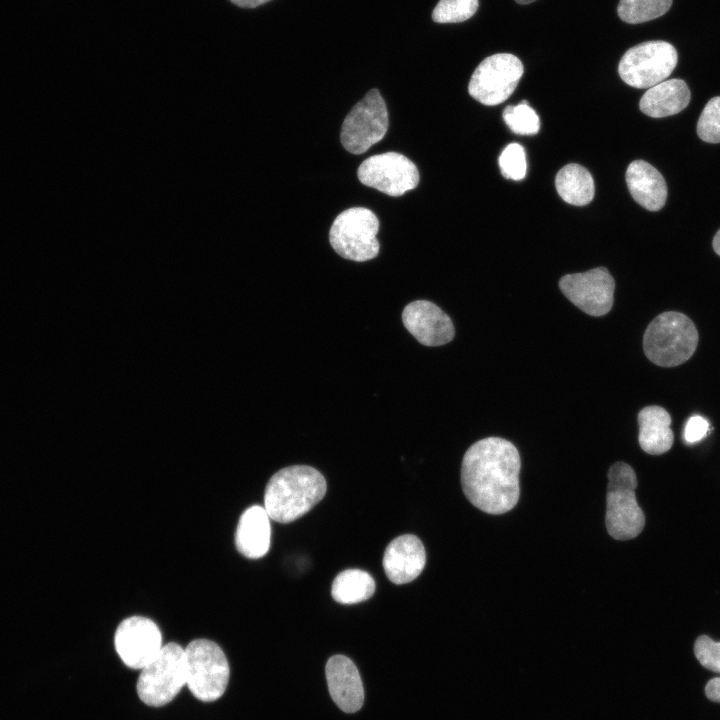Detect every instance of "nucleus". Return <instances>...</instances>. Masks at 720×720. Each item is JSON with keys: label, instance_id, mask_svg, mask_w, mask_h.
Here are the masks:
<instances>
[{"label": "nucleus", "instance_id": "nucleus-14", "mask_svg": "<svg viewBox=\"0 0 720 720\" xmlns=\"http://www.w3.org/2000/svg\"><path fill=\"white\" fill-rule=\"evenodd\" d=\"M405 328L425 346H441L452 341L455 329L450 317L436 304L416 300L405 306L402 312Z\"/></svg>", "mask_w": 720, "mask_h": 720}, {"label": "nucleus", "instance_id": "nucleus-13", "mask_svg": "<svg viewBox=\"0 0 720 720\" xmlns=\"http://www.w3.org/2000/svg\"><path fill=\"white\" fill-rule=\"evenodd\" d=\"M115 649L126 666L142 669L161 650L162 635L154 621L132 616L118 625L114 635Z\"/></svg>", "mask_w": 720, "mask_h": 720}, {"label": "nucleus", "instance_id": "nucleus-4", "mask_svg": "<svg viewBox=\"0 0 720 720\" xmlns=\"http://www.w3.org/2000/svg\"><path fill=\"white\" fill-rule=\"evenodd\" d=\"M637 477L630 465L617 462L609 468L605 523L607 532L616 540L638 536L645 525V516L636 501Z\"/></svg>", "mask_w": 720, "mask_h": 720}, {"label": "nucleus", "instance_id": "nucleus-19", "mask_svg": "<svg viewBox=\"0 0 720 720\" xmlns=\"http://www.w3.org/2000/svg\"><path fill=\"white\" fill-rule=\"evenodd\" d=\"M690 90L681 79L664 80L644 93L639 102L640 110L653 118L675 115L690 102Z\"/></svg>", "mask_w": 720, "mask_h": 720}, {"label": "nucleus", "instance_id": "nucleus-16", "mask_svg": "<svg viewBox=\"0 0 720 720\" xmlns=\"http://www.w3.org/2000/svg\"><path fill=\"white\" fill-rule=\"evenodd\" d=\"M325 673L330 695L336 705L346 713L360 710L364 702V689L353 661L344 655H334L327 661Z\"/></svg>", "mask_w": 720, "mask_h": 720}, {"label": "nucleus", "instance_id": "nucleus-30", "mask_svg": "<svg viewBox=\"0 0 720 720\" xmlns=\"http://www.w3.org/2000/svg\"><path fill=\"white\" fill-rule=\"evenodd\" d=\"M705 693L708 699L720 702V678L711 679L705 687Z\"/></svg>", "mask_w": 720, "mask_h": 720}, {"label": "nucleus", "instance_id": "nucleus-10", "mask_svg": "<svg viewBox=\"0 0 720 720\" xmlns=\"http://www.w3.org/2000/svg\"><path fill=\"white\" fill-rule=\"evenodd\" d=\"M523 71V64L515 55H491L472 74L468 85L469 94L484 105L501 104L514 92Z\"/></svg>", "mask_w": 720, "mask_h": 720}, {"label": "nucleus", "instance_id": "nucleus-1", "mask_svg": "<svg viewBox=\"0 0 720 720\" xmlns=\"http://www.w3.org/2000/svg\"><path fill=\"white\" fill-rule=\"evenodd\" d=\"M520 469V455L514 444L500 437L481 439L464 454L463 493L472 505L485 513H506L519 500Z\"/></svg>", "mask_w": 720, "mask_h": 720}, {"label": "nucleus", "instance_id": "nucleus-11", "mask_svg": "<svg viewBox=\"0 0 720 720\" xmlns=\"http://www.w3.org/2000/svg\"><path fill=\"white\" fill-rule=\"evenodd\" d=\"M357 175L362 184L393 197L403 195L419 183L416 165L397 152H386L365 159Z\"/></svg>", "mask_w": 720, "mask_h": 720}, {"label": "nucleus", "instance_id": "nucleus-21", "mask_svg": "<svg viewBox=\"0 0 720 720\" xmlns=\"http://www.w3.org/2000/svg\"><path fill=\"white\" fill-rule=\"evenodd\" d=\"M555 186L559 196L571 205H587L594 197L592 175L579 164L571 163L561 168L556 175Z\"/></svg>", "mask_w": 720, "mask_h": 720}, {"label": "nucleus", "instance_id": "nucleus-2", "mask_svg": "<svg viewBox=\"0 0 720 720\" xmlns=\"http://www.w3.org/2000/svg\"><path fill=\"white\" fill-rule=\"evenodd\" d=\"M324 476L307 465H292L276 472L264 492V508L269 517L290 523L309 512L325 495Z\"/></svg>", "mask_w": 720, "mask_h": 720}, {"label": "nucleus", "instance_id": "nucleus-20", "mask_svg": "<svg viewBox=\"0 0 720 720\" xmlns=\"http://www.w3.org/2000/svg\"><path fill=\"white\" fill-rule=\"evenodd\" d=\"M639 444L651 455L667 452L673 444L671 416L660 406L644 407L638 414Z\"/></svg>", "mask_w": 720, "mask_h": 720}, {"label": "nucleus", "instance_id": "nucleus-15", "mask_svg": "<svg viewBox=\"0 0 720 720\" xmlns=\"http://www.w3.org/2000/svg\"><path fill=\"white\" fill-rule=\"evenodd\" d=\"M426 564V552L421 540L412 534L393 539L385 549L383 568L394 584H405L416 579Z\"/></svg>", "mask_w": 720, "mask_h": 720}, {"label": "nucleus", "instance_id": "nucleus-5", "mask_svg": "<svg viewBox=\"0 0 720 720\" xmlns=\"http://www.w3.org/2000/svg\"><path fill=\"white\" fill-rule=\"evenodd\" d=\"M186 685L203 702L220 698L226 690L230 669L223 650L208 639H195L184 648Z\"/></svg>", "mask_w": 720, "mask_h": 720}, {"label": "nucleus", "instance_id": "nucleus-3", "mask_svg": "<svg viewBox=\"0 0 720 720\" xmlns=\"http://www.w3.org/2000/svg\"><path fill=\"white\" fill-rule=\"evenodd\" d=\"M698 332L686 315L663 312L648 325L643 338L647 358L658 366L674 367L687 361L695 352Z\"/></svg>", "mask_w": 720, "mask_h": 720}, {"label": "nucleus", "instance_id": "nucleus-7", "mask_svg": "<svg viewBox=\"0 0 720 720\" xmlns=\"http://www.w3.org/2000/svg\"><path fill=\"white\" fill-rule=\"evenodd\" d=\"M378 229V218L371 210L353 207L340 213L333 221L329 241L341 257L364 262L378 255Z\"/></svg>", "mask_w": 720, "mask_h": 720}, {"label": "nucleus", "instance_id": "nucleus-12", "mask_svg": "<svg viewBox=\"0 0 720 720\" xmlns=\"http://www.w3.org/2000/svg\"><path fill=\"white\" fill-rule=\"evenodd\" d=\"M562 293L576 307L591 316H603L612 308L615 282L604 267L567 274L559 281Z\"/></svg>", "mask_w": 720, "mask_h": 720}, {"label": "nucleus", "instance_id": "nucleus-25", "mask_svg": "<svg viewBox=\"0 0 720 720\" xmlns=\"http://www.w3.org/2000/svg\"><path fill=\"white\" fill-rule=\"evenodd\" d=\"M479 6L478 0H440L432 12L437 23H458L471 18Z\"/></svg>", "mask_w": 720, "mask_h": 720}, {"label": "nucleus", "instance_id": "nucleus-17", "mask_svg": "<svg viewBox=\"0 0 720 720\" xmlns=\"http://www.w3.org/2000/svg\"><path fill=\"white\" fill-rule=\"evenodd\" d=\"M271 518L265 508L252 505L239 518L235 546L244 557L258 559L267 554L271 543Z\"/></svg>", "mask_w": 720, "mask_h": 720}, {"label": "nucleus", "instance_id": "nucleus-32", "mask_svg": "<svg viewBox=\"0 0 720 720\" xmlns=\"http://www.w3.org/2000/svg\"><path fill=\"white\" fill-rule=\"evenodd\" d=\"M714 251L720 256V230L715 234L713 238Z\"/></svg>", "mask_w": 720, "mask_h": 720}, {"label": "nucleus", "instance_id": "nucleus-24", "mask_svg": "<svg viewBox=\"0 0 720 720\" xmlns=\"http://www.w3.org/2000/svg\"><path fill=\"white\" fill-rule=\"evenodd\" d=\"M503 118L510 130L519 135H534L540 129V120L527 101L515 106H507Z\"/></svg>", "mask_w": 720, "mask_h": 720}, {"label": "nucleus", "instance_id": "nucleus-22", "mask_svg": "<svg viewBox=\"0 0 720 720\" xmlns=\"http://www.w3.org/2000/svg\"><path fill=\"white\" fill-rule=\"evenodd\" d=\"M375 591V581L366 571L347 569L339 573L332 583L331 595L341 604H356L369 599Z\"/></svg>", "mask_w": 720, "mask_h": 720}, {"label": "nucleus", "instance_id": "nucleus-28", "mask_svg": "<svg viewBox=\"0 0 720 720\" xmlns=\"http://www.w3.org/2000/svg\"><path fill=\"white\" fill-rule=\"evenodd\" d=\"M694 653L703 667L720 673V642H715L710 637L701 635L695 641Z\"/></svg>", "mask_w": 720, "mask_h": 720}, {"label": "nucleus", "instance_id": "nucleus-9", "mask_svg": "<svg viewBox=\"0 0 720 720\" xmlns=\"http://www.w3.org/2000/svg\"><path fill=\"white\" fill-rule=\"evenodd\" d=\"M389 124L386 104L377 89L370 90L348 113L341 128L343 147L362 154L385 136Z\"/></svg>", "mask_w": 720, "mask_h": 720}, {"label": "nucleus", "instance_id": "nucleus-6", "mask_svg": "<svg viewBox=\"0 0 720 720\" xmlns=\"http://www.w3.org/2000/svg\"><path fill=\"white\" fill-rule=\"evenodd\" d=\"M186 685L184 648L175 642L163 645L159 653L141 669L137 681L139 698L159 707L171 702Z\"/></svg>", "mask_w": 720, "mask_h": 720}, {"label": "nucleus", "instance_id": "nucleus-26", "mask_svg": "<svg viewBox=\"0 0 720 720\" xmlns=\"http://www.w3.org/2000/svg\"><path fill=\"white\" fill-rule=\"evenodd\" d=\"M498 163L506 179L519 181L526 176V155L524 148L518 143L508 144L499 156Z\"/></svg>", "mask_w": 720, "mask_h": 720}, {"label": "nucleus", "instance_id": "nucleus-29", "mask_svg": "<svg viewBox=\"0 0 720 720\" xmlns=\"http://www.w3.org/2000/svg\"><path fill=\"white\" fill-rule=\"evenodd\" d=\"M709 432V422L700 415L691 416L684 428V440L688 444L701 441Z\"/></svg>", "mask_w": 720, "mask_h": 720}, {"label": "nucleus", "instance_id": "nucleus-27", "mask_svg": "<svg viewBox=\"0 0 720 720\" xmlns=\"http://www.w3.org/2000/svg\"><path fill=\"white\" fill-rule=\"evenodd\" d=\"M697 134L707 143H720V96L711 98L704 107L697 123Z\"/></svg>", "mask_w": 720, "mask_h": 720}, {"label": "nucleus", "instance_id": "nucleus-33", "mask_svg": "<svg viewBox=\"0 0 720 720\" xmlns=\"http://www.w3.org/2000/svg\"><path fill=\"white\" fill-rule=\"evenodd\" d=\"M515 1H516L518 4L524 5V4L532 3V2H534L535 0H515Z\"/></svg>", "mask_w": 720, "mask_h": 720}, {"label": "nucleus", "instance_id": "nucleus-18", "mask_svg": "<svg viewBox=\"0 0 720 720\" xmlns=\"http://www.w3.org/2000/svg\"><path fill=\"white\" fill-rule=\"evenodd\" d=\"M626 183L633 199L649 211L660 210L667 199V186L661 173L643 160L631 162Z\"/></svg>", "mask_w": 720, "mask_h": 720}, {"label": "nucleus", "instance_id": "nucleus-23", "mask_svg": "<svg viewBox=\"0 0 720 720\" xmlns=\"http://www.w3.org/2000/svg\"><path fill=\"white\" fill-rule=\"evenodd\" d=\"M673 0H620L617 13L621 20L637 24L656 19L664 15Z\"/></svg>", "mask_w": 720, "mask_h": 720}, {"label": "nucleus", "instance_id": "nucleus-31", "mask_svg": "<svg viewBox=\"0 0 720 720\" xmlns=\"http://www.w3.org/2000/svg\"><path fill=\"white\" fill-rule=\"evenodd\" d=\"M271 0H230L236 6L241 8H255Z\"/></svg>", "mask_w": 720, "mask_h": 720}, {"label": "nucleus", "instance_id": "nucleus-8", "mask_svg": "<svg viewBox=\"0 0 720 720\" xmlns=\"http://www.w3.org/2000/svg\"><path fill=\"white\" fill-rule=\"evenodd\" d=\"M678 60L674 46L665 41H647L628 49L622 56L618 73L634 88H650L664 81Z\"/></svg>", "mask_w": 720, "mask_h": 720}]
</instances>
